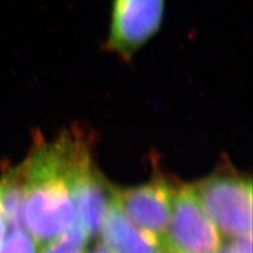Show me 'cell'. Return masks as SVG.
Listing matches in <instances>:
<instances>
[{
  "label": "cell",
  "instance_id": "obj_1",
  "mask_svg": "<svg viewBox=\"0 0 253 253\" xmlns=\"http://www.w3.org/2000/svg\"><path fill=\"white\" fill-rule=\"evenodd\" d=\"M81 155V142L67 131L37 146L20 167L26 186L23 220L37 244L45 246L74 226L71 180Z\"/></svg>",
  "mask_w": 253,
  "mask_h": 253
},
{
  "label": "cell",
  "instance_id": "obj_2",
  "mask_svg": "<svg viewBox=\"0 0 253 253\" xmlns=\"http://www.w3.org/2000/svg\"><path fill=\"white\" fill-rule=\"evenodd\" d=\"M217 229L227 237L251 234L252 183L233 170H220L192 186Z\"/></svg>",
  "mask_w": 253,
  "mask_h": 253
},
{
  "label": "cell",
  "instance_id": "obj_3",
  "mask_svg": "<svg viewBox=\"0 0 253 253\" xmlns=\"http://www.w3.org/2000/svg\"><path fill=\"white\" fill-rule=\"evenodd\" d=\"M220 247L218 229L203 208L192 186L178 187L162 248L171 253H217Z\"/></svg>",
  "mask_w": 253,
  "mask_h": 253
},
{
  "label": "cell",
  "instance_id": "obj_4",
  "mask_svg": "<svg viewBox=\"0 0 253 253\" xmlns=\"http://www.w3.org/2000/svg\"><path fill=\"white\" fill-rule=\"evenodd\" d=\"M166 0H112L108 49L130 59L161 30Z\"/></svg>",
  "mask_w": 253,
  "mask_h": 253
},
{
  "label": "cell",
  "instance_id": "obj_5",
  "mask_svg": "<svg viewBox=\"0 0 253 253\" xmlns=\"http://www.w3.org/2000/svg\"><path fill=\"white\" fill-rule=\"evenodd\" d=\"M176 189L167 178L157 176L138 187L115 188L114 196L133 223L153 234L162 245L170 221Z\"/></svg>",
  "mask_w": 253,
  "mask_h": 253
},
{
  "label": "cell",
  "instance_id": "obj_6",
  "mask_svg": "<svg viewBox=\"0 0 253 253\" xmlns=\"http://www.w3.org/2000/svg\"><path fill=\"white\" fill-rule=\"evenodd\" d=\"M71 191L76 226L91 237L100 230L114 199V188L110 187L91 160L83 164L73 174Z\"/></svg>",
  "mask_w": 253,
  "mask_h": 253
},
{
  "label": "cell",
  "instance_id": "obj_7",
  "mask_svg": "<svg viewBox=\"0 0 253 253\" xmlns=\"http://www.w3.org/2000/svg\"><path fill=\"white\" fill-rule=\"evenodd\" d=\"M100 230L102 245L112 253H155L162 249L161 242L153 234L142 230L128 217L115 196Z\"/></svg>",
  "mask_w": 253,
  "mask_h": 253
},
{
  "label": "cell",
  "instance_id": "obj_8",
  "mask_svg": "<svg viewBox=\"0 0 253 253\" xmlns=\"http://www.w3.org/2000/svg\"><path fill=\"white\" fill-rule=\"evenodd\" d=\"M26 199V186L22 170L19 167L0 179V213L7 228L25 229L23 207Z\"/></svg>",
  "mask_w": 253,
  "mask_h": 253
},
{
  "label": "cell",
  "instance_id": "obj_9",
  "mask_svg": "<svg viewBox=\"0 0 253 253\" xmlns=\"http://www.w3.org/2000/svg\"><path fill=\"white\" fill-rule=\"evenodd\" d=\"M89 236L81 228L73 226L56 240L46 244L42 253H85Z\"/></svg>",
  "mask_w": 253,
  "mask_h": 253
},
{
  "label": "cell",
  "instance_id": "obj_10",
  "mask_svg": "<svg viewBox=\"0 0 253 253\" xmlns=\"http://www.w3.org/2000/svg\"><path fill=\"white\" fill-rule=\"evenodd\" d=\"M0 253H38V244L26 229H13L0 246Z\"/></svg>",
  "mask_w": 253,
  "mask_h": 253
},
{
  "label": "cell",
  "instance_id": "obj_11",
  "mask_svg": "<svg viewBox=\"0 0 253 253\" xmlns=\"http://www.w3.org/2000/svg\"><path fill=\"white\" fill-rule=\"evenodd\" d=\"M6 229H7V226H6V223L4 218L2 217L1 213H0V246H1L4 239H5V233H6Z\"/></svg>",
  "mask_w": 253,
  "mask_h": 253
},
{
  "label": "cell",
  "instance_id": "obj_12",
  "mask_svg": "<svg viewBox=\"0 0 253 253\" xmlns=\"http://www.w3.org/2000/svg\"><path fill=\"white\" fill-rule=\"evenodd\" d=\"M90 253H112L109 249H107L104 245H98V246H96L94 248V250H92Z\"/></svg>",
  "mask_w": 253,
  "mask_h": 253
},
{
  "label": "cell",
  "instance_id": "obj_13",
  "mask_svg": "<svg viewBox=\"0 0 253 253\" xmlns=\"http://www.w3.org/2000/svg\"><path fill=\"white\" fill-rule=\"evenodd\" d=\"M217 253H234L231 249V247L229 246H225V247H220V249L217 251Z\"/></svg>",
  "mask_w": 253,
  "mask_h": 253
},
{
  "label": "cell",
  "instance_id": "obj_14",
  "mask_svg": "<svg viewBox=\"0 0 253 253\" xmlns=\"http://www.w3.org/2000/svg\"><path fill=\"white\" fill-rule=\"evenodd\" d=\"M155 253H171V252H170V251H168V250L164 249V248H162V249H160L158 251H156Z\"/></svg>",
  "mask_w": 253,
  "mask_h": 253
}]
</instances>
